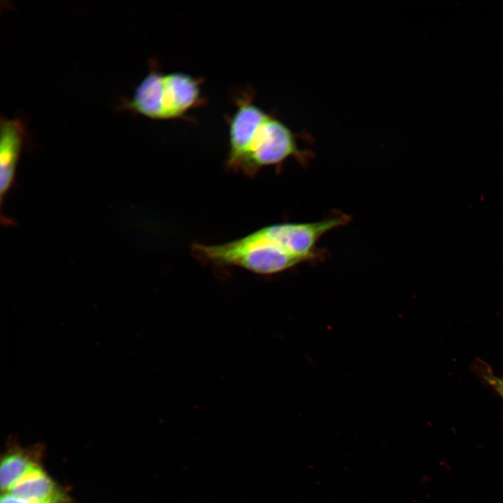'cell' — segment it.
Returning a JSON list of instances; mask_svg holds the SVG:
<instances>
[{"mask_svg":"<svg viewBox=\"0 0 503 503\" xmlns=\"http://www.w3.org/2000/svg\"><path fill=\"white\" fill-rule=\"evenodd\" d=\"M251 88L233 96L234 112L227 117L228 151L226 164L233 172L252 177L267 166L294 158L302 164L311 156L298 143V134L254 101Z\"/></svg>","mask_w":503,"mask_h":503,"instance_id":"cell-1","label":"cell"},{"mask_svg":"<svg viewBox=\"0 0 503 503\" xmlns=\"http://www.w3.org/2000/svg\"><path fill=\"white\" fill-rule=\"evenodd\" d=\"M316 238L315 230L309 222L281 223L222 244L194 243L191 252L203 263L236 266L269 275L311 261Z\"/></svg>","mask_w":503,"mask_h":503,"instance_id":"cell-2","label":"cell"},{"mask_svg":"<svg viewBox=\"0 0 503 503\" xmlns=\"http://www.w3.org/2000/svg\"><path fill=\"white\" fill-rule=\"evenodd\" d=\"M203 83V78L187 73H163L153 67L123 106L153 119H183L205 103Z\"/></svg>","mask_w":503,"mask_h":503,"instance_id":"cell-3","label":"cell"},{"mask_svg":"<svg viewBox=\"0 0 503 503\" xmlns=\"http://www.w3.org/2000/svg\"><path fill=\"white\" fill-rule=\"evenodd\" d=\"M25 131L17 119L1 121L0 139V198L1 205L12 187L19 158L22 150Z\"/></svg>","mask_w":503,"mask_h":503,"instance_id":"cell-4","label":"cell"},{"mask_svg":"<svg viewBox=\"0 0 503 503\" xmlns=\"http://www.w3.org/2000/svg\"><path fill=\"white\" fill-rule=\"evenodd\" d=\"M6 493L27 503H63L66 500L60 488L38 465L27 471Z\"/></svg>","mask_w":503,"mask_h":503,"instance_id":"cell-5","label":"cell"},{"mask_svg":"<svg viewBox=\"0 0 503 503\" xmlns=\"http://www.w3.org/2000/svg\"><path fill=\"white\" fill-rule=\"evenodd\" d=\"M36 465L25 453L13 452L6 455L1 460L0 468L1 490L8 492L16 481Z\"/></svg>","mask_w":503,"mask_h":503,"instance_id":"cell-6","label":"cell"},{"mask_svg":"<svg viewBox=\"0 0 503 503\" xmlns=\"http://www.w3.org/2000/svg\"><path fill=\"white\" fill-rule=\"evenodd\" d=\"M476 368L483 380L503 398V378L495 376L486 363L480 362Z\"/></svg>","mask_w":503,"mask_h":503,"instance_id":"cell-7","label":"cell"},{"mask_svg":"<svg viewBox=\"0 0 503 503\" xmlns=\"http://www.w3.org/2000/svg\"><path fill=\"white\" fill-rule=\"evenodd\" d=\"M0 503H22V501L8 493L1 495Z\"/></svg>","mask_w":503,"mask_h":503,"instance_id":"cell-8","label":"cell"}]
</instances>
